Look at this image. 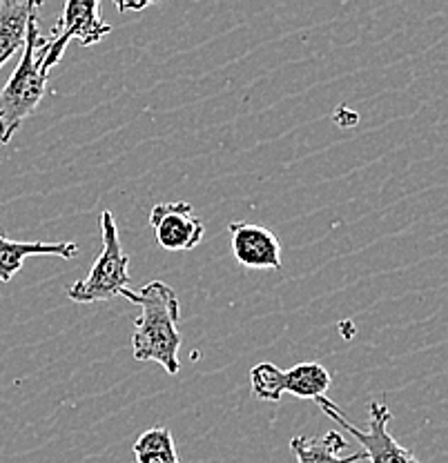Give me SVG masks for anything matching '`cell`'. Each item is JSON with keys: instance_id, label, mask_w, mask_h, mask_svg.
<instances>
[{"instance_id": "obj_1", "label": "cell", "mask_w": 448, "mask_h": 463, "mask_svg": "<svg viewBox=\"0 0 448 463\" xmlns=\"http://www.w3.org/2000/svg\"><path fill=\"white\" fill-rule=\"evenodd\" d=\"M120 297L137 303L141 315L132 335V352L137 361H154L167 374H179V297L167 283L149 281L138 292L123 289Z\"/></svg>"}, {"instance_id": "obj_2", "label": "cell", "mask_w": 448, "mask_h": 463, "mask_svg": "<svg viewBox=\"0 0 448 463\" xmlns=\"http://www.w3.org/2000/svg\"><path fill=\"white\" fill-rule=\"evenodd\" d=\"M45 45L47 36L41 33L38 14H33L30 23H27L21 62H18L14 74L9 76V80L0 90V145L12 141L14 134L36 112L43 96H45L47 80H50V74H45L41 67Z\"/></svg>"}, {"instance_id": "obj_3", "label": "cell", "mask_w": 448, "mask_h": 463, "mask_svg": "<svg viewBox=\"0 0 448 463\" xmlns=\"http://www.w3.org/2000/svg\"><path fill=\"white\" fill-rule=\"evenodd\" d=\"M100 234H103V250L91 263L88 277L67 289V297L74 303L112 301L129 288V257L120 243L117 221L110 210L100 212Z\"/></svg>"}, {"instance_id": "obj_4", "label": "cell", "mask_w": 448, "mask_h": 463, "mask_svg": "<svg viewBox=\"0 0 448 463\" xmlns=\"http://www.w3.org/2000/svg\"><path fill=\"white\" fill-rule=\"evenodd\" d=\"M317 405L324 410L326 414L337 423V426L346 428L364 448L366 461L368 463H419V459L413 455L408 448H404L397 439L388 430L393 412L384 402H370L368 405V426L359 428L346 417L339 410V405L332 403L330 399L321 397L317 399Z\"/></svg>"}, {"instance_id": "obj_5", "label": "cell", "mask_w": 448, "mask_h": 463, "mask_svg": "<svg viewBox=\"0 0 448 463\" xmlns=\"http://www.w3.org/2000/svg\"><path fill=\"white\" fill-rule=\"evenodd\" d=\"M332 376L321 364L308 361L291 370H279L274 364H259L250 370V385L262 402H279L283 394L299 399H321L330 390Z\"/></svg>"}, {"instance_id": "obj_6", "label": "cell", "mask_w": 448, "mask_h": 463, "mask_svg": "<svg viewBox=\"0 0 448 463\" xmlns=\"http://www.w3.org/2000/svg\"><path fill=\"white\" fill-rule=\"evenodd\" d=\"M112 32V25L103 21L100 16L99 0H70L62 9L59 27L47 36V45L43 50V71L50 74L61 62L67 45L71 41H79L83 47L96 45Z\"/></svg>"}, {"instance_id": "obj_7", "label": "cell", "mask_w": 448, "mask_h": 463, "mask_svg": "<svg viewBox=\"0 0 448 463\" xmlns=\"http://www.w3.org/2000/svg\"><path fill=\"white\" fill-rule=\"evenodd\" d=\"M149 228L157 243L167 252H190L204 241L205 228L195 214V207L186 201L158 203L149 212Z\"/></svg>"}, {"instance_id": "obj_8", "label": "cell", "mask_w": 448, "mask_h": 463, "mask_svg": "<svg viewBox=\"0 0 448 463\" xmlns=\"http://www.w3.org/2000/svg\"><path fill=\"white\" fill-rule=\"evenodd\" d=\"M228 232L234 259L243 268L274 269V272L281 269V243L272 230L248 223V221H237V223H230Z\"/></svg>"}, {"instance_id": "obj_9", "label": "cell", "mask_w": 448, "mask_h": 463, "mask_svg": "<svg viewBox=\"0 0 448 463\" xmlns=\"http://www.w3.org/2000/svg\"><path fill=\"white\" fill-rule=\"evenodd\" d=\"M79 243H45V241H14L0 232V283H9L23 269L27 257H79Z\"/></svg>"}, {"instance_id": "obj_10", "label": "cell", "mask_w": 448, "mask_h": 463, "mask_svg": "<svg viewBox=\"0 0 448 463\" xmlns=\"http://www.w3.org/2000/svg\"><path fill=\"white\" fill-rule=\"evenodd\" d=\"M38 0H3L0 3V67L25 47L27 23L38 14Z\"/></svg>"}, {"instance_id": "obj_11", "label": "cell", "mask_w": 448, "mask_h": 463, "mask_svg": "<svg viewBox=\"0 0 448 463\" xmlns=\"http://www.w3.org/2000/svg\"><path fill=\"white\" fill-rule=\"evenodd\" d=\"M291 452L295 455L297 463H357L366 461L364 452H353V455H341L348 441L344 434L337 430H329L324 437H292Z\"/></svg>"}, {"instance_id": "obj_12", "label": "cell", "mask_w": 448, "mask_h": 463, "mask_svg": "<svg viewBox=\"0 0 448 463\" xmlns=\"http://www.w3.org/2000/svg\"><path fill=\"white\" fill-rule=\"evenodd\" d=\"M137 463H181L172 432L163 426L149 428L134 443Z\"/></svg>"}]
</instances>
